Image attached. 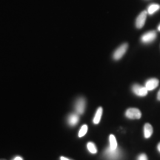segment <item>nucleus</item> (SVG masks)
<instances>
[{
	"instance_id": "f257e3e1",
	"label": "nucleus",
	"mask_w": 160,
	"mask_h": 160,
	"mask_svg": "<svg viewBox=\"0 0 160 160\" xmlns=\"http://www.w3.org/2000/svg\"><path fill=\"white\" fill-rule=\"evenodd\" d=\"M125 116L131 119H139L142 117V113L141 111L138 108H128L126 111Z\"/></svg>"
},
{
	"instance_id": "f03ea898",
	"label": "nucleus",
	"mask_w": 160,
	"mask_h": 160,
	"mask_svg": "<svg viewBox=\"0 0 160 160\" xmlns=\"http://www.w3.org/2000/svg\"><path fill=\"white\" fill-rule=\"evenodd\" d=\"M128 47V45L127 43L122 44L121 46H119V47L116 50L114 53H113V59L115 60H119L121 59L125 53L126 51H127Z\"/></svg>"
},
{
	"instance_id": "7ed1b4c3",
	"label": "nucleus",
	"mask_w": 160,
	"mask_h": 160,
	"mask_svg": "<svg viewBox=\"0 0 160 160\" xmlns=\"http://www.w3.org/2000/svg\"><path fill=\"white\" fill-rule=\"evenodd\" d=\"M132 90H133V93L139 97H145L148 94V92L145 86H141L139 85H134L132 87Z\"/></svg>"
},
{
	"instance_id": "20e7f679",
	"label": "nucleus",
	"mask_w": 160,
	"mask_h": 160,
	"mask_svg": "<svg viewBox=\"0 0 160 160\" xmlns=\"http://www.w3.org/2000/svg\"><path fill=\"white\" fill-rule=\"evenodd\" d=\"M157 37V33L154 31H151L149 32H147L145 34L142 36V42L144 43H149L153 42V40Z\"/></svg>"
},
{
	"instance_id": "39448f33",
	"label": "nucleus",
	"mask_w": 160,
	"mask_h": 160,
	"mask_svg": "<svg viewBox=\"0 0 160 160\" xmlns=\"http://www.w3.org/2000/svg\"><path fill=\"white\" fill-rule=\"evenodd\" d=\"M147 15H148V12L144 11L142 12L139 16H138V17L137 18V20H136V26H137V28L140 29L143 27L145 23Z\"/></svg>"
},
{
	"instance_id": "423d86ee",
	"label": "nucleus",
	"mask_w": 160,
	"mask_h": 160,
	"mask_svg": "<svg viewBox=\"0 0 160 160\" xmlns=\"http://www.w3.org/2000/svg\"><path fill=\"white\" fill-rule=\"evenodd\" d=\"M119 150L117 148L116 150H112L108 148L105 151V154L107 155V157L111 160H116L119 157Z\"/></svg>"
},
{
	"instance_id": "0eeeda50",
	"label": "nucleus",
	"mask_w": 160,
	"mask_h": 160,
	"mask_svg": "<svg viewBox=\"0 0 160 160\" xmlns=\"http://www.w3.org/2000/svg\"><path fill=\"white\" fill-rule=\"evenodd\" d=\"M85 108V101L83 98H80L77 100L76 104V110L79 114H82L84 113Z\"/></svg>"
},
{
	"instance_id": "6e6552de",
	"label": "nucleus",
	"mask_w": 160,
	"mask_h": 160,
	"mask_svg": "<svg viewBox=\"0 0 160 160\" xmlns=\"http://www.w3.org/2000/svg\"><path fill=\"white\" fill-rule=\"evenodd\" d=\"M159 80L157 79H150L146 82L145 88L148 89V91H152V90L155 89L159 85Z\"/></svg>"
},
{
	"instance_id": "1a4fd4ad",
	"label": "nucleus",
	"mask_w": 160,
	"mask_h": 160,
	"mask_svg": "<svg viewBox=\"0 0 160 160\" xmlns=\"http://www.w3.org/2000/svg\"><path fill=\"white\" fill-rule=\"evenodd\" d=\"M152 133H153V128L151 124L147 123L144 126V136L146 139H148L151 137Z\"/></svg>"
},
{
	"instance_id": "9d476101",
	"label": "nucleus",
	"mask_w": 160,
	"mask_h": 160,
	"mask_svg": "<svg viewBox=\"0 0 160 160\" xmlns=\"http://www.w3.org/2000/svg\"><path fill=\"white\" fill-rule=\"evenodd\" d=\"M102 115V108L99 107V108L97 109V113H96V115L94 117V119H93V123L96 124V125L99 124L100 120H101Z\"/></svg>"
},
{
	"instance_id": "9b49d317",
	"label": "nucleus",
	"mask_w": 160,
	"mask_h": 160,
	"mask_svg": "<svg viewBox=\"0 0 160 160\" xmlns=\"http://www.w3.org/2000/svg\"><path fill=\"white\" fill-rule=\"evenodd\" d=\"M109 141H110V148L112 150H116L117 148V142L115 136L111 134L109 137Z\"/></svg>"
},
{
	"instance_id": "f8f14e48",
	"label": "nucleus",
	"mask_w": 160,
	"mask_h": 160,
	"mask_svg": "<svg viewBox=\"0 0 160 160\" xmlns=\"http://www.w3.org/2000/svg\"><path fill=\"white\" fill-rule=\"evenodd\" d=\"M160 9V5H158V4H152L148 7V13L150 15L153 14L155 12H157L158 10Z\"/></svg>"
},
{
	"instance_id": "ddd939ff",
	"label": "nucleus",
	"mask_w": 160,
	"mask_h": 160,
	"mask_svg": "<svg viewBox=\"0 0 160 160\" xmlns=\"http://www.w3.org/2000/svg\"><path fill=\"white\" fill-rule=\"evenodd\" d=\"M69 124L72 126H74L77 125L79 122V117L77 114H71L68 118Z\"/></svg>"
},
{
	"instance_id": "4468645a",
	"label": "nucleus",
	"mask_w": 160,
	"mask_h": 160,
	"mask_svg": "<svg viewBox=\"0 0 160 160\" xmlns=\"http://www.w3.org/2000/svg\"><path fill=\"white\" fill-rule=\"evenodd\" d=\"M88 149L91 152V153H97V149L96 147L95 144L93 142H88Z\"/></svg>"
},
{
	"instance_id": "2eb2a0df",
	"label": "nucleus",
	"mask_w": 160,
	"mask_h": 160,
	"mask_svg": "<svg viewBox=\"0 0 160 160\" xmlns=\"http://www.w3.org/2000/svg\"><path fill=\"white\" fill-rule=\"evenodd\" d=\"M88 131V126L87 125H84L82 126L81 129L79 130V137H83L86 134Z\"/></svg>"
},
{
	"instance_id": "dca6fc26",
	"label": "nucleus",
	"mask_w": 160,
	"mask_h": 160,
	"mask_svg": "<svg viewBox=\"0 0 160 160\" xmlns=\"http://www.w3.org/2000/svg\"><path fill=\"white\" fill-rule=\"evenodd\" d=\"M137 160H148V157L145 153H142L137 157Z\"/></svg>"
},
{
	"instance_id": "f3484780",
	"label": "nucleus",
	"mask_w": 160,
	"mask_h": 160,
	"mask_svg": "<svg viewBox=\"0 0 160 160\" xmlns=\"http://www.w3.org/2000/svg\"><path fill=\"white\" fill-rule=\"evenodd\" d=\"M13 160H23V159H22V157H17L14 158V159H13Z\"/></svg>"
},
{
	"instance_id": "a211bd4d",
	"label": "nucleus",
	"mask_w": 160,
	"mask_h": 160,
	"mask_svg": "<svg viewBox=\"0 0 160 160\" xmlns=\"http://www.w3.org/2000/svg\"><path fill=\"white\" fill-rule=\"evenodd\" d=\"M60 159L61 160H70L69 159H68V158H66L65 157H60Z\"/></svg>"
},
{
	"instance_id": "6ab92c4d",
	"label": "nucleus",
	"mask_w": 160,
	"mask_h": 160,
	"mask_svg": "<svg viewBox=\"0 0 160 160\" xmlns=\"http://www.w3.org/2000/svg\"><path fill=\"white\" fill-rule=\"evenodd\" d=\"M157 99H158V100H159V101H160V90H159V91L158 92V94H157Z\"/></svg>"
},
{
	"instance_id": "aec40b11",
	"label": "nucleus",
	"mask_w": 160,
	"mask_h": 160,
	"mask_svg": "<svg viewBox=\"0 0 160 160\" xmlns=\"http://www.w3.org/2000/svg\"><path fill=\"white\" fill-rule=\"evenodd\" d=\"M157 148H158V151H159V152L160 153V142L158 144V146H157Z\"/></svg>"
},
{
	"instance_id": "412c9836",
	"label": "nucleus",
	"mask_w": 160,
	"mask_h": 160,
	"mask_svg": "<svg viewBox=\"0 0 160 160\" xmlns=\"http://www.w3.org/2000/svg\"><path fill=\"white\" fill-rule=\"evenodd\" d=\"M158 30H159V31H160V25H159V27H158Z\"/></svg>"
},
{
	"instance_id": "4be33fe9",
	"label": "nucleus",
	"mask_w": 160,
	"mask_h": 160,
	"mask_svg": "<svg viewBox=\"0 0 160 160\" xmlns=\"http://www.w3.org/2000/svg\"><path fill=\"white\" fill-rule=\"evenodd\" d=\"M0 160H7V159H0Z\"/></svg>"
}]
</instances>
